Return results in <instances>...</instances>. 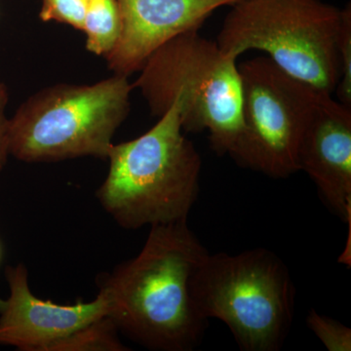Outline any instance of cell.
<instances>
[{
  "instance_id": "7a4b0ae2",
  "label": "cell",
  "mask_w": 351,
  "mask_h": 351,
  "mask_svg": "<svg viewBox=\"0 0 351 351\" xmlns=\"http://www.w3.org/2000/svg\"><path fill=\"white\" fill-rule=\"evenodd\" d=\"M182 132L175 101L149 131L110 147L107 178L96 195L122 228L188 219L199 193L202 161Z\"/></svg>"
},
{
  "instance_id": "3957f363",
  "label": "cell",
  "mask_w": 351,
  "mask_h": 351,
  "mask_svg": "<svg viewBox=\"0 0 351 351\" xmlns=\"http://www.w3.org/2000/svg\"><path fill=\"white\" fill-rule=\"evenodd\" d=\"M138 88L156 117L175 101L182 130L209 133L219 156H232L242 132L241 77L237 58L198 31L184 32L152 53L138 71Z\"/></svg>"
},
{
  "instance_id": "e0dca14e",
  "label": "cell",
  "mask_w": 351,
  "mask_h": 351,
  "mask_svg": "<svg viewBox=\"0 0 351 351\" xmlns=\"http://www.w3.org/2000/svg\"><path fill=\"white\" fill-rule=\"evenodd\" d=\"M0 258H1V248H0Z\"/></svg>"
},
{
  "instance_id": "52a82bcc",
  "label": "cell",
  "mask_w": 351,
  "mask_h": 351,
  "mask_svg": "<svg viewBox=\"0 0 351 351\" xmlns=\"http://www.w3.org/2000/svg\"><path fill=\"white\" fill-rule=\"evenodd\" d=\"M242 132L232 158L274 179L299 171L298 149L319 90L288 75L269 57L239 64Z\"/></svg>"
},
{
  "instance_id": "277c9868",
  "label": "cell",
  "mask_w": 351,
  "mask_h": 351,
  "mask_svg": "<svg viewBox=\"0 0 351 351\" xmlns=\"http://www.w3.org/2000/svg\"><path fill=\"white\" fill-rule=\"evenodd\" d=\"M204 319L225 323L240 350L278 351L294 321L297 290L287 265L269 249L210 254L191 282Z\"/></svg>"
},
{
  "instance_id": "30bf717a",
  "label": "cell",
  "mask_w": 351,
  "mask_h": 351,
  "mask_svg": "<svg viewBox=\"0 0 351 351\" xmlns=\"http://www.w3.org/2000/svg\"><path fill=\"white\" fill-rule=\"evenodd\" d=\"M297 162L323 199L351 226V108L320 92L302 132Z\"/></svg>"
},
{
  "instance_id": "ba28073f",
  "label": "cell",
  "mask_w": 351,
  "mask_h": 351,
  "mask_svg": "<svg viewBox=\"0 0 351 351\" xmlns=\"http://www.w3.org/2000/svg\"><path fill=\"white\" fill-rule=\"evenodd\" d=\"M10 295L0 298V345L23 351H49L53 345L110 314L101 291L92 302L59 304L32 294L23 263L5 270Z\"/></svg>"
},
{
  "instance_id": "2e32d148",
  "label": "cell",
  "mask_w": 351,
  "mask_h": 351,
  "mask_svg": "<svg viewBox=\"0 0 351 351\" xmlns=\"http://www.w3.org/2000/svg\"><path fill=\"white\" fill-rule=\"evenodd\" d=\"M8 90L3 83L0 82V173L3 170L7 158L10 156L9 149V119L6 117V107L8 104Z\"/></svg>"
},
{
  "instance_id": "8fae6325",
  "label": "cell",
  "mask_w": 351,
  "mask_h": 351,
  "mask_svg": "<svg viewBox=\"0 0 351 351\" xmlns=\"http://www.w3.org/2000/svg\"><path fill=\"white\" fill-rule=\"evenodd\" d=\"M82 32L87 51L106 58L114 48L121 32L117 0H88Z\"/></svg>"
},
{
  "instance_id": "5b68a950",
  "label": "cell",
  "mask_w": 351,
  "mask_h": 351,
  "mask_svg": "<svg viewBox=\"0 0 351 351\" xmlns=\"http://www.w3.org/2000/svg\"><path fill=\"white\" fill-rule=\"evenodd\" d=\"M133 88L128 76L114 75L94 84L39 90L9 119L10 156L29 163L107 159L130 112Z\"/></svg>"
},
{
  "instance_id": "6da1fadb",
  "label": "cell",
  "mask_w": 351,
  "mask_h": 351,
  "mask_svg": "<svg viewBox=\"0 0 351 351\" xmlns=\"http://www.w3.org/2000/svg\"><path fill=\"white\" fill-rule=\"evenodd\" d=\"M207 253L188 219L152 226L138 256L99 285L119 331L151 350L197 348L208 320L196 309L191 282Z\"/></svg>"
},
{
  "instance_id": "9c48e42d",
  "label": "cell",
  "mask_w": 351,
  "mask_h": 351,
  "mask_svg": "<svg viewBox=\"0 0 351 351\" xmlns=\"http://www.w3.org/2000/svg\"><path fill=\"white\" fill-rule=\"evenodd\" d=\"M240 0H117L119 40L105 58L114 75L138 73L152 53L171 39L198 31L219 8Z\"/></svg>"
},
{
  "instance_id": "8992f818",
  "label": "cell",
  "mask_w": 351,
  "mask_h": 351,
  "mask_svg": "<svg viewBox=\"0 0 351 351\" xmlns=\"http://www.w3.org/2000/svg\"><path fill=\"white\" fill-rule=\"evenodd\" d=\"M341 20L343 9L321 0H240L226 15L217 43L237 59L263 51L288 75L332 95L339 78Z\"/></svg>"
},
{
  "instance_id": "7c38bea8",
  "label": "cell",
  "mask_w": 351,
  "mask_h": 351,
  "mask_svg": "<svg viewBox=\"0 0 351 351\" xmlns=\"http://www.w3.org/2000/svg\"><path fill=\"white\" fill-rule=\"evenodd\" d=\"M110 316L90 323L52 346L49 351H126Z\"/></svg>"
},
{
  "instance_id": "5bb4252c",
  "label": "cell",
  "mask_w": 351,
  "mask_h": 351,
  "mask_svg": "<svg viewBox=\"0 0 351 351\" xmlns=\"http://www.w3.org/2000/svg\"><path fill=\"white\" fill-rule=\"evenodd\" d=\"M339 78L336 90L339 103L351 108V6L343 8L338 43Z\"/></svg>"
},
{
  "instance_id": "4fadbf2b",
  "label": "cell",
  "mask_w": 351,
  "mask_h": 351,
  "mask_svg": "<svg viewBox=\"0 0 351 351\" xmlns=\"http://www.w3.org/2000/svg\"><path fill=\"white\" fill-rule=\"evenodd\" d=\"M306 325L329 351L351 350V329L338 320L311 309Z\"/></svg>"
},
{
  "instance_id": "9a60e30c",
  "label": "cell",
  "mask_w": 351,
  "mask_h": 351,
  "mask_svg": "<svg viewBox=\"0 0 351 351\" xmlns=\"http://www.w3.org/2000/svg\"><path fill=\"white\" fill-rule=\"evenodd\" d=\"M87 1L88 0H43L39 18L43 22H58L82 32Z\"/></svg>"
}]
</instances>
